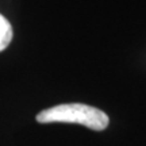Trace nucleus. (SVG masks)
<instances>
[{
	"instance_id": "f257e3e1",
	"label": "nucleus",
	"mask_w": 146,
	"mask_h": 146,
	"mask_svg": "<svg viewBox=\"0 0 146 146\" xmlns=\"http://www.w3.org/2000/svg\"><path fill=\"white\" fill-rule=\"evenodd\" d=\"M39 123H77L91 130L102 131L108 127L110 119L104 111L81 103L58 104L36 115Z\"/></svg>"
},
{
	"instance_id": "f03ea898",
	"label": "nucleus",
	"mask_w": 146,
	"mask_h": 146,
	"mask_svg": "<svg viewBox=\"0 0 146 146\" xmlns=\"http://www.w3.org/2000/svg\"><path fill=\"white\" fill-rule=\"evenodd\" d=\"M12 27L7 18L0 14V52H3L12 41Z\"/></svg>"
}]
</instances>
